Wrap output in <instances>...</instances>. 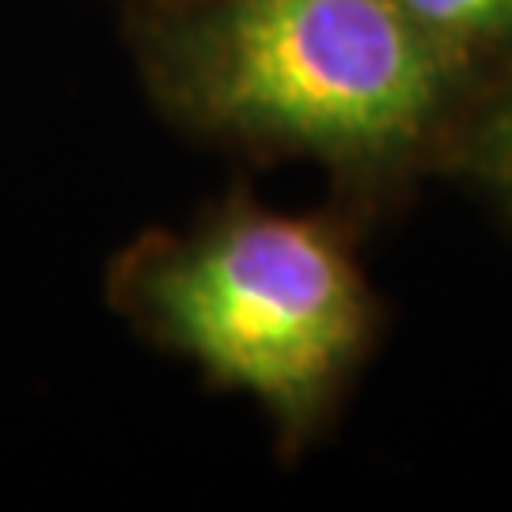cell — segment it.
Listing matches in <instances>:
<instances>
[{"label":"cell","mask_w":512,"mask_h":512,"mask_svg":"<svg viewBox=\"0 0 512 512\" xmlns=\"http://www.w3.org/2000/svg\"><path fill=\"white\" fill-rule=\"evenodd\" d=\"M129 46L171 126L258 164L315 167L361 224L448 175L490 92L395 0H179L129 12Z\"/></svg>","instance_id":"1"},{"label":"cell","mask_w":512,"mask_h":512,"mask_svg":"<svg viewBox=\"0 0 512 512\" xmlns=\"http://www.w3.org/2000/svg\"><path fill=\"white\" fill-rule=\"evenodd\" d=\"M357 239L361 220L338 205L289 213L232 190L118 251L107 300L148 346L247 395L296 463L334 429L384 334Z\"/></svg>","instance_id":"2"},{"label":"cell","mask_w":512,"mask_h":512,"mask_svg":"<svg viewBox=\"0 0 512 512\" xmlns=\"http://www.w3.org/2000/svg\"><path fill=\"white\" fill-rule=\"evenodd\" d=\"M421 35L486 88L512 73V0H395Z\"/></svg>","instance_id":"3"},{"label":"cell","mask_w":512,"mask_h":512,"mask_svg":"<svg viewBox=\"0 0 512 512\" xmlns=\"http://www.w3.org/2000/svg\"><path fill=\"white\" fill-rule=\"evenodd\" d=\"M448 175H459L486 194L512 224V73L497 80L471 110Z\"/></svg>","instance_id":"4"},{"label":"cell","mask_w":512,"mask_h":512,"mask_svg":"<svg viewBox=\"0 0 512 512\" xmlns=\"http://www.w3.org/2000/svg\"><path fill=\"white\" fill-rule=\"evenodd\" d=\"M129 12H141V8H164V4H179V0H126Z\"/></svg>","instance_id":"5"}]
</instances>
